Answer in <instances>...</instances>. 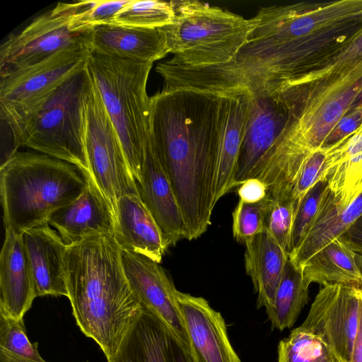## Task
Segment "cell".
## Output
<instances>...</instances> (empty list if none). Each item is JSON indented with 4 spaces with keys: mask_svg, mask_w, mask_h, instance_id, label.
Listing matches in <instances>:
<instances>
[{
    "mask_svg": "<svg viewBox=\"0 0 362 362\" xmlns=\"http://www.w3.org/2000/svg\"><path fill=\"white\" fill-rule=\"evenodd\" d=\"M272 198L268 196L257 203L239 200L232 214V232L237 242L246 244L265 232V220Z\"/></svg>",
    "mask_w": 362,
    "mask_h": 362,
    "instance_id": "f546056e",
    "label": "cell"
},
{
    "mask_svg": "<svg viewBox=\"0 0 362 362\" xmlns=\"http://www.w3.org/2000/svg\"><path fill=\"white\" fill-rule=\"evenodd\" d=\"M5 230L0 255V315L21 320L37 296L22 235Z\"/></svg>",
    "mask_w": 362,
    "mask_h": 362,
    "instance_id": "ac0fdd59",
    "label": "cell"
},
{
    "mask_svg": "<svg viewBox=\"0 0 362 362\" xmlns=\"http://www.w3.org/2000/svg\"><path fill=\"white\" fill-rule=\"evenodd\" d=\"M82 194L69 205L57 210L49 224L67 246L98 236L115 235L113 210L91 178Z\"/></svg>",
    "mask_w": 362,
    "mask_h": 362,
    "instance_id": "2e32d148",
    "label": "cell"
},
{
    "mask_svg": "<svg viewBox=\"0 0 362 362\" xmlns=\"http://www.w3.org/2000/svg\"><path fill=\"white\" fill-rule=\"evenodd\" d=\"M73 3H58L34 18L23 30L10 35L0 47V76L37 64L60 50L88 45V33L69 28Z\"/></svg>",
    "mask_w": 362,
    "mask_h": 362,
    "instance_id": "9c48e42d",
    "label": "cell"
},
{
    "mask_svg": "<svg viewBox=\"0 0 362 362\" xmlns=\"http://www.w3.org/2000/svg\"><path fill=\"white\" fill-rule=\"evenodd\" d=\"M356 262L362 277V254L356 252Z\"/></svg>",
    "mask_w": 362,
    "mask_h": 362,
    "instance_id": "60d3db41",
    "label": "cell"
},
{
    "mask_svg": "<svg viewBox=\"0 0 362 362\" xmlns=\"http://www.w3.org/2000/svg\"><path fill=\"white\" fill-rule=\"evenodd\" d=\"M90 82L86 63L23 124L12 142L11 156L26 146L72 164L86 179L91 178L85 144V102Z\"/></svg>",
    "mask_w": 362,
    "mask_h": 362,
    "instance_id": "8992f818",
    "label": "cell"
},
{
    "mask_svg": "<svg viewBox=\"0 0 362 362\" xmlns=\"http://www.w3.org/2000/svg\"><path fill=\"white\" fill-rule=\"evenodd\" d=\"M137 185L140 197L159 226L167 246H174L186 239L182 214L164 160L151 133Z\"/></svg>",
    "mask_w": 362,
    "mask_h": 362,
    "instance_id": "5bb4252c",
    "label": "cell"
},
{
    "mask_svg": "<svg viewBox=\"0 0 362 362\" xmlns=\"http://www.w3.org/2000/svg\"><path fill=\"white\" fill-rule=\"evenodd\" d=\"M0 350L32 361H45L38 351L37 343L30 341L23 320H17L1 315Z\"/></svg>",
    "mask_w": 362,
    "mask_h": 362,
    "instance_id": "1f68e13d",
    "label": "cell"
},
{
    "mask_svg": "<svg viewBox=\"0 0 362 362\" xmlns=\"http://www.w3.org/2000/svg\"><path fill=\"white\" fill-rule=\"evenodd\" d=\"M90 52L139 62L153 63L169 54L163 28L103 25L89 33Z\"/></svg>",
    "mask_w": 362,
    "mask_h": 362,
    "instance_id": "d6986e66",
    "label": "cell"
},
{
    "mask_svg": "<svg viewBox=\"0 0 362 362\" xmlns=\"http://www.w3.org/2000/svg\"><path fill=\"white\" fill-rule=\"evenodd\" d=\"M130 0H96L74 2V11L69 28L77 33H88L97 26L110 24L115 15Z\"/></svg>",
    "mask_w": 362,
    "mask_h": 362,
    "instance_id": "f1b7e54d",
    "label": "cell"
},
{
    "mask_svg": "<svg viewBox=\"0 0 362 362\" xmlns=\"http://www.w3.org/2000/svg\"><path fill=\"white\" fill-rule=\"evenodd\" d=\"M277 362H344L321 336L300 326L281 340Z\"/></svg>",
    "mask_w": 362,
    "mask_h": 362,
    "instance_id": "4316f807",
    "label": "cell"
},
{
    "mask_svg": "<svg viewBox=\"0 0 362 362\" xmlns=\"http://www.w3.org/2000/svg\"><path fill=\"white\" fill-rule=\"evenodd\" d=\"M120 255L127 281L141 307L160 318L188 346L176 298L177 289L166 271L141 255L122 248Z\"/></svg>",
    "mask_w": 362,
    "mask_h": 362,
    "instance_id": "7c38bea8",
    "label": "cell"
},
{
    "mask_svg": "<svg viewBox=\"0 0 362 362\" xmlns=\"http://www.w3.org/2000/svg\"><path fill=\"white\" fill-rule=\"evenodd\" d=\"M296 213V205L291 197L272 199L265 220V231L288 255L293 251Z\"/></svg>",
    "mask_w": 362,
    "mask_h": 362,
    "instance_id": "4dcf8cb0",
    "label": "cell"
},
{
    "mask_svg": "<svg viewBox=\"0 0 362 362\" xmlns=\"http://www.w3.org/2000/svg\"><path fill=\"white\" fill-rule=\"evenodd\" d=\"M174 21L162 27L174 64L197 67L232 62L254 28L246 19L197 0L170 1Z\"/></svg>",
    "mask_w": 362,
    "mask_h": 362,
    "instance_id": "5b68a950",
    "label": "cell"
},
{
    "mask_svg": "<svg viewBox=\"0 0 362 362\" xmlns=\"http://www.w3.org/2000/svg\"><path fill=\"white\" fill-rule=\"evenodd\" d=\"M351 362H362V297L360 303L358 327L354 339Z\"/></svg>",
    "mask_w": 362,
    "mask_h": 362,
    "instance_id": "74e56055",
    "label": "cell"
},
{
    "mask_svg": "<svg viewBox=\"0 0 362 362\" xmlns=\"http://www.w3.org/2000/svg\"><path fill=\"white\" fill-rule=\"evenodd\" d=\"M327 187V179L320 180L306 193L302 199L296 211L293 223V251L299 246L309 230Z\"/></svg>",
    "mask_w": 362,
    "mask_h": 362,
    "instance_id": "836d02e7",
    "label": "cell"
},
{
    "mask_svg": "<svg viewBox=\"0 0 362 362\" xmlns=\"http://www.w3.org/2000/svg\"><path fill=\"white\" fill-rule=\"evenodd\" d=\"M326 179L342 206L362 193V124L352 134L327 148Z\"/></svg>",
    "mask_w": 362,
    "mask_h": 362,
    "instance_id": "cb8c5ba5",
    "label": "cell"
},
{
    "mask_svg": "<svg viewBox=\"0 0 362 362\" xmlns=\"http://www.w3.org/2000/svg\"><path fill=\"white\" fill-rule=\"evenodd\" d=\"M239 200L246 203H257L268 196L267 185L258 178H250L238 186Z\"/></svg>",
    "mask_w": 362,
    "mask_h": 362,
    "instance_id": "d590c367",
    "label": "cell"
},
{
    "mask_svg": "<svg viewBox=\"0 0 362 362\" xmlns=\"http://www.w3.org/2000/svg\"><path fill=\"white\" fill-rule=\"evenodd\" d=\"M120 250L114 237L98 236L67 246L64 255L72 315L107 361L142 309L124 274Z\"/></svg>",
    "mask_w": 362,
    "mask_h": 362,
    "instance_id": "7a4b0ae2",
    "label": "cell"
},
{
    "mask_svg": "<svg viewBox=\"0 0 362 362\" xmlns=\"http://www.w3.org/2000/svg\"><path fill=\"white\" fill-rule=\"evenodd\" d=\"M361 105H362V88L360 90L359 93L357 94L353 104L351 105L350 110H353L357 107H359Z\"/></svg>",
    "mask_w": 362,
    "mask_h": 362,
    "instance_id": "ab89813d",
    "label": "cell"
},
{
    "mask_svg": "<svg viewBox=\"0 0 362 362\" xmlns=\"http://www.w3.org/2000/svg\"><path fill=\"white\" fill-rule=\"evenodd\" d=\"M85 144L91 179L115 215L122 197L139 192L117 133L92 80L85 102Z\"/></svg>",
    "mask_w": 362,
    "mask_h": 362,
    "instance_id": "ba28073f",
    "label": "cell"
},
{
    "mask_svg": "<svg viewBox=\"0 0 362 362\" xmlns=\"http://www.w3.org/2000/svg\"><path fill=\"white\" fill-rule=\"evenodd\" d=\"M74 165L32 151H16L0 167L5 229L22 234L49 223L54 212L74 202L87 187Z\"/></svg>",
    "mask_w": 362,
    "mask_h": 362,
    "instance_id": "3957f363",
    "label": "cell"
},
{
    "mask_svg": "<svg viewBox=\"0 0 362 362\" xmlns=\"http://www.w3.org/2000/svg\"><path fill=\"white\" fill-rule=\"evenodd\" d=\"M141 308L107 362H193L187 344L157 315Z\"/></svg>",
    "mask_w": 362,
    "mask_h": 362,
    "instance_id": "9a60e30c",
    "label": "cell"
},
{
    "mask_svg": "<svg viewBox=\"0 0 362 362\" xmlns=\"http://www.w3.org/2000/svg\"><path fill=\"white\" fill-rule=\"evenodd\" d=\"M362 124V105L349 111L335 125L322 148H329L355 132Z\"/></svg>",
    "mask_w": 362,
    "mask_h": 362,
    "instance_id": "e575fe53",
    "label": "cell"
},
{
    "mask_svg": "<svg viewBox=\"0 0 362 362\" xmlns=\"http://www.w3.org/2000/svg\"><path fill=\"white\" fill-rule=\"evenodd\" d=\"M174 21L171 1L130 0L112 18L110 24L144 28H162Z\"/></svg>",
    "mask_w": 362,
    "mask_h": 362,
    "instance_id": "83f0119b",
    "label": "cell"
},
{
    "mask_svg": "<svg viewBox=\"0 0 362 362\" xmlns=\"http://www.w3.org/2000/svg\"><path fill=\"white\" fill-rule=\"evenodd\" d=\"M221 97L188 88H163L151 97V136L164 160L188 240L211 223Z\"/></svg>",
    "mask_w": 362,
    "mask_h": 362,
    "instance_id": "6da1fadb",
    "label": "cell"
},
{
    "mask_svg": "<svg viewBox=\"0 0 362 362\" xmlns=\"http://www.w3.org/2000/svg\"><path fill=\"white\" fill-rule=\"evenodd\" d=\"M339 238L353 251L362 254V214Z\"/></svg>",
    "mask_w": 362,
    "mask_h": 362,
    "instance_id": "8d00e7d4",
    "label": "cell"
},
{
    "mask_svg": "<svg viewBox=\"0 0 362 362\" xmlns=\"http://www.w3.org/2000/svg\"><path fill=\"white\" fill-rule=\"evenodd\" d=\"M86 63L137 183L150 138L151 97L146 86L153 63L90 51Z\"/></svg>",
    "mask_w": 362,
    "mask_h": 362,
    "instance_id": "277c9868",
    "label": "cell"
},
{
    "mask_svg": "<svg viewBox=\"0 0 362 362\" xmlns=\"http://www.w3.org/2000/svg\"><path fill=\"white\" fill-rule=\"evenodd\" d=\"M115 235L122 249L160 263L168 247L153 216L139 193L122 197L117 202Z\"/></svg>",
    "mask_w": 362,
    "mask_h": 362,
    "instance_id": "ffe728a7",
    "label": "cell"
},
{
    "mask_svg": "<svg viewBox=\"0 0 362 362\" xmlns=\"http://www.w3.org/2000/svg\"><path fill=\"white\" fill-rule=\"evenodd\" d=\"M220 136L214 184V203L235 186L240 149L247 119L250 93L236 88L223 92Z\"/></svg>",
    "mask_w": 362,
    "mask_h": 362,
    "instance_id": "e0dca14e",
    "label": "cell"
},
{
    "mask_svg": "<svg viewBox=\"0 0 362 362\" xmlns=\"http://www.w3.org/2000/svg\"><path fill=\"white\" fill-rule=\"evenodd\" d=\"M310 284L303 269L288 258L276 292L274 302L266 308L272 327L279 330L291 327L308 300Z\"/></svg>",
    "mask_w": 362,
    "mask_h": 362,
    "instance_id": "484cf974",
    "label": "cell"
},
{
    "mask_svg": "<svg viewBox=\"0 0 362 362\" xmlns=\"http://www.w3.org/2000/svg\"><path fill=\"white\" fill-rule=\"evenodd\" d=\"M361 297L362 287L325 284L300 326L322 337L344 362H351Z\"/></svg>",
    "mask_w": 362,
    "mask_h": 362,
    "instance_id": "30bf717a",
    "label": "cell"
},
{
    "mask_svg": "<svg viewBox=\"0 0 362 362\" xmlns=\"http://www.w3.org/2000/svg\"><path fill=\"white\" fill-rule=\"evenodd\" d=\"M356 252L339 238L331 241L308 259L302 267L308 284H341L362 287Z\"/></svg>",
    "mask_w": 362,
    "mask_h": 362,
    "instance_id": "d4e9b609",
    "label": "cell"
},
{
    "mask_svg": "<svg viewBox=\"0 0 362 362\" xmlns=\"http://www.w3.org/2000/svg\"><path fill=\"white\" fill-rule=\"evenodd\" d=\"M245 268L257 294V308L271 307L289 255L263 232L245 244Z\"/></svg>",
    "mask_w": 362,
    "mask_h": 362,
    "instance_id": "603a6c76",
    "label": "cell"
},
{
    "mask_svg": "<svg viewBox=\"0 0 362 362\" xmlns=\"http://www.w3.org/2000/svg\"><path fill=\"white\" fill-rule=\"evenodd\" d=\"M361 214L362 193L344 207L327 186L309 230L299 246L290 254L289 259L302 268L313 255L339 238Z\"/></svg>",
    "mask_w": 362,
    "mask_h": 362,
    "instance_id": "7402d4cb",
    "label": "cell"
},
{
    "mask_svg": "<svg viewBox=\"0 0 362 362\" xmlns=\"http://www.w3.org/2000/svg\"><path fill=\"white\" fill-rule=\"evenodd\" d=\"M22 238L31 267L37 297H67L64 255L67 245L49 223L24 231Z\"/></svg>",
    "mask_w": 362,
    "mask_h": 362,
    "instance_id": "44dd1931",
    "label": "cell"
},
{
    "mask_svg": "<svg viewBox=\"0 0 362 362\" xmlns=\"http://www.w3.org/2000/svg\"><path fill=\"white\" fill-rule=\"evenodd\" d=\"M193 362H241L221 314L202 297L176 292Z\"/></svg>",
    "mask_w": 362,
    "mask_h": 362,
    "instance_id": "4fadbf2b",
    "label": "cell"
},
{
    "mask_svg": "<svg viewBox=\"0 0 362 362\" xmlns=\"http://www.w3.org/2000/svg\"><path fill=\"white\" fill-rule=\"evenodd\" d=\"M247 119L240 149L235 186L254 178L288 119V107L279 88L250 92Z\"/></svg>",
    "mask_w": 362,
    "mask_h": 362,
    "instance_id": "8fae6325",
    "label": "cell"
},
{
    "mask_svg": "<svg viewBox=\"0 0 362 362\" xmlns=\"http://www.w3.org/2000/svg\"><path fill=\"white\" fill-rule=\"evenodd\" d=\"M0 362H36L0 350ZM43 362H47L46 361ZM88 362V361H86Z\"/></svg>",
    "mask_w": 362,
    "mask_h": 362,
    "instance_id": "f35d334b",
    "label": "cell"
},
{
    "mask_svg": "<svg viewBox=\"0 0 362 362\" xmlns=\"http://www.w3.org/2000/svg\"><path fill=\"white\" fill-rule=\"evenodd\" d=\"M327 148L312 150L305 158L293 182L291 198L296 211L306 193L326 179Z\"/></svg>",
    "mask_w": 362,
    "mask_h": 362,
    "instance_id": "d6a6232c",
    "label": "cell"
},
{
    "mask_svg": "<svg viewBox=\"0 0 362 362\" xmlns=\"http://www.w3.org/2000/svg\"><path fill=\"white\" fill-rule=\"evenodd\" d=\"M89 52L86 44L73 45L1 77L0 118L10 130L11 145L26 120L68 77L85 65Z\"/></svg>",
    "mask_w": 362,
    "mask_h": 362,
    "instance_id": "52a82bcc",
    "label": "cell"
}]
</instances>
